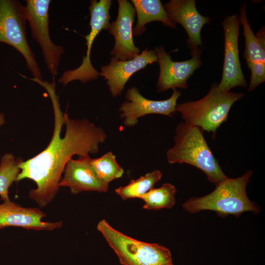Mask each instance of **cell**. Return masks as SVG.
Here are the masks:
<instances>
[{
	"label": "cell",
	"instance_id": "6da1fadb",
	"mask_svg": "<svg viewBox=\"0 0 265 265\" xmlns=\"http://www.w3.org/2000/svg\"><path fill=\"white\" fill-rule=\"evenodd\" d=\"M47 91L52 103L54 130L51 140L40 153L19 164L20 172L16 182L25 179L34 181L36 188L29 192V197L40 207L50 203L57 194L61 175L68 161L74 155L95 154L107 135L101 127L85 118L72 119L60 109L55 83L33 79Z\"/></svg>",
	"mask_w": 265,
	"mask_h": 265
},
{
	"label": "cell",
	"instance_id": "7a4b0ae2",
	"mask_svg": "<svg viewBox=\"0 0 265 265\" xmlns=\"http://www.w3.org/2000/svg\"><path fill=\"white\" fill-rule=\"evenodd\" d=\"M200 128L186 122L176 128L174 145L167 152L169 163H186L203 171L208 180L215 185L228 177L223 173Z\"/></svg>",
	"mask_w": 265,
	"mask_h": 265
},
{
	"label": "cell",
	"instance_id": "3957f363",
	"mask_svg": "<svg viewBox=\"0 0 265 265\" xmlns=\"http://www.w3.org/2000/svg\"><path fill=\"white\" fill-rule=\"evenodd\" d=\"M252 175V171L249 170L236 178L227 177L215 185L212 192L203 197L187 200L183 204V208L191 213L204 210L213 211L222 217L229 215L239 216L245 212L257 214L260 210L248 198L246 191Z\"/></svg>",
	"mask_w": 265,
	"mask_h": 265
},
{
	"label": "cell",
	"instance_id": "277c9868",
	"mask_svg": "<svg viewBox=\"0 0 265 265\" xmlns=\"http://www.w3.org/2000/svg\"><path fill=\"white\" fill-rule=\"evenodd\" d=\"M244 95L242 92H223L217 83H213L203 98L178 104L176 110L181 114L185 122L215 134L227 120L232 105Z\"/></svg>",
	"mask_w": 265,
	"mask_h": 265
},
{
	"label": "cell",
	"instance_id": "5b68a950",
	"mask_svg": "<svg viewBox=\"0 0 265 265\" xmlns=\"http://www.w3.org/2000/svg\"><path fill=\"white\" fill-rule=\"evenodd\" d=\"M97 228L122 265H163L172 262L171 252L167 248L128 237L114 229L105 219L98 223Z\"/></svg>",
	"mask_w": 265,
	"mask_h": 265
},
{
	"label": "cell",
	"instance_id": "8992f818",
	"mask_svg": "<svg viewBox=\"0 0 265 265\" xmlns=\"http://www.w3.org/2000/svg\"><path fill=\"white\" fill-rule=\"evenodd\" d=\"M25 7L17 0H0V42L18 51L33 79L43 80L40 68L28 43Z\"/></svg>",
	"mask_w": 265,
	"mask_h": 265
},
{
	"label": "cell",
	"instance_id": "52a82bcc",
	"mask_svg": "<svg viewBox=\"0 0 265 265\" xmlns=\"http://www.w3.org/2000/svg\"><path fill=\"white\" fill-rule=\"evenodd\" d=\"M24 6L26 18L33 38L39 45L47 68L52 76L58 74L63 46L56 45L51 39L49 33L50 0H26Z\"/></svg>",
	"mask_w": 265,
	"mask_h": 265
},
{
	"label": "cell",
	"instance_id": "ba28073f",
	"mask_svg": "<svg viewBox=\"0 0 265 265\" xmlns=\"http://www.w3.org/2000/svg\"><path fill=\"white\" fill-rule=\"evenodd\" d=\"M111 0H92L89 6L90 15V32L84 37L86 40L87 50L83 56L81 64L76 69L65 71L59 78L58 82L63 86L69 82L79 80L85 83L96 80L99 73L93 66L90 59L92 45L98 34L103 29H108L110 18L109 10Z\"/></svg>",
	"mask_w": 265,
	"mask_h": 265
},
{
	"label": "cell",
	"instance_id": "9c48e42d",
	"mask_svg": "<svg viewBox=\"0 0 265 265\" xmlns=\"http://www.w3.org/2000/svg\"><path fill=\"white\" fill-rule=\"evenodd\" d=\"M158 58L159 74L156 85L157 92L169 89L187 87V81L194 72L202 65V50L199 47L191 49V58L183 61H174L161 45L154 50Z\"/></svg>",
	"mask_w": 265,
	"mask_h": 265
},
{
	"label": "cell",
	"instance_id": "30bf717a",
	"mask_svg": "<svg viewBox=\"0 0 265 265\" xmlns=\"http://www.w3.org/2000/svg\"><path fill=\"white\" fill-rule=\"evenodd\" d=\"M239 24L237 15L226 17L222 24L224 32V59L222 79L218 86L223 92H228L235 87L247 86L238 54Z\"/></svg>",
	"mask_w": 265,
	"mask_h": 265
},
{
	"label": "cell",
	"instance_id": "8fae6325",
	"mask_svg": "<svg viewBox=\"0 0 265 265\" xmlns=\"http://www.w3.org/2000/svg\"><path fill=\"white\" fill-rule=\"evenodd\" d=\"M181 93L173 89L171 96L168 99L156 101L143 96L135 87L129 88L126 93V101L120 107V117L124 118V125L131 127L138 123V119L149 114H159L171 117L176 111L177 101Z\"/></svg>",
	"mask_w": 265,
	"mask_h": 265
},
{
	"label": "cell",
	"instance_id": "7c38bea8",
	"mask_svg": "<svg viewBox=\"0 0 265 265\" xmlns=\"http://www.w3.org/2000/svg\"><path fill=\"white\" fill-rule=\"evenodd\" d=\"M118 12L116 19L110 24L109 33L114 37L115 44L110 54L120 60L133 59L140 54L133 39L132 26L135 11L132 3L118 0Z\"/></svg>",
	"mask_w": 265,
	"mask_h": 265
},
{
	"label": "cell",
	"instance_id": "4fadbf2b",
	"mask_svg": "<svg viewBox=\"0 0 265 265\" xmlns=\"http://www.w3.org/2000/svg\"><path fill=\"white\" fill-rule=\"evenodd\" d=\"M157 61L154 50L148 49L131 60H120L112 56L108 65L102 66L99 75L106 80L112 96L116 97L121 95L126 82L133 74Z\"/></svg>",
	"mask_w": 265,
	"mask_h": 265
},
{
	"label": "cell",
	"instance_id": "5bb4252c",
	"mask_svg": "<svg viewBox=\"0 0 265 265\" xmlns=\"http://www.w3.org/2000/svg\"><path fill=\"white\" fill-rule=\"evenodd\" d=\"M46 214L37 208L24 207L10 199L0 204V229L17 227L37 231H53L61 228L62 221L45 222Z\"/></svg>",
	"mask_w": 265,
	"mask_h": 265
},
{
	"label": "cell",
	"instance_id": "9a60e30c",
	"mask_svg": "<svg viewBox=\"0 0 265 265\" xmlns=\"http://www.w3.org/2000/svg\"><path fill=\"white\" fill-rule=\"evenodd\" d=\"M91 159L89 155L80 156L77 159H71L65 166L59 187H69L73 194L84 191L107 192L109 185L97 176L90 164Z\"/></svg>",
	"mask_w": 265,
	"mask_h": 265
},
{
	"label": "cell",
	"instance_id": "2e32d148",
	"mask_svg": "<svg viewBox=\"0 0 265 265\" xmlns=\"http://www.w3.org/2000/svg\"><path fill=\"white\" fill-rule=\"evenodd\" d=\"M164 8L170 20L181 24L188 35L187 43L192 49L201 46V31L211 19L202 16L197 11L194 0H171Z\"/></svg>",
	"mask_w": 265,
	"mask_h": 265
},
{
	"label": "cell",
	"instance_id": "e0dca14e",
	"mask_svg": "<svg viewBox=\"0 0 265 265\" xmlns=\"http://www.w3.org/2000/svg\"><path fill=\"white\" fill-rule=\"evenodd\" d=\"M136 13L137 20L132 28L133 35L142 34L146 30L145 25L153 21L161 22L165 26L174 28L176 24L168 16L159 0H132Z\"/></svg>",
	"mask_w": 265,
	"mask_h": 265
},
{
	"label": "cell",
	"instance_id": "ac0fdd59",
	"mask_svg": "<svg viewBox=\"0 0 265 265\" xmlns=\"http://www.w3.org/2000/svg\"><path fill=\"white\" fill-rule=\"evenodd\" d=\"M238 18L243 29V34L245 38L243 57L247 67L254 63L265 64V47L259 42L250 26L246 14V3L241 7Z\"/></svg>",
	"mask_w": 265,
	"mask_h": 265
},
{
	"label": "cell",
	"instance_id": "d6986e66",
	"mask_svg": "<svg viewBox=\"0 0 265 265\" xmlns=\"http://www.w3.org/2000/svg\"><path fill=\"white\" fill-rule=\"evenodd\" d=\"M162 176V173L160 170H154L136 180H132L128 185L115 189V191L124 200L131 198H141L153 188Z\"/></svg>",
	"mask_w": 265,
	"mask_h": 265
},
{
	"label": "cell",
	"instance_id": "ffe728a7",
	"mask_svg": "<svg viewBox=\"0 0 265 265\" xmlns=\"http://www.w3.org/2000/svg\"><path fill=\"white\" fill-rule=\"evenodd\" d=\"M176 192L175 187L170 183L153 188L141 197L145 203L143 208L151 210L172 208L175 204Z\"/></svg>",
	"mask_w": 265,
	"mask_h": 265
},
{
	"label": "cell",
	"instance_id": "44dd1931",
	"mask_svg": "<svg viewBox=\"0 0 265 265\" xmlns=\"http://www.w3.org/2000/svg\"><path fill=\"white\" fill-rule=\"evenodd\" d=\"M22 159H15L12 153H7L1 158L0 161V196L3 201L10 199L8 189L20 172L19 163Z\"/></svg>",
	"mask_w": 265,
	"mask_h": 265
},
{
	"label": "cell",
	"instance_id": "7402d4cb",
	"mask_svg": "<svg viewBox=\"0 0 265 265\" xmlns=\"http://www.w3.org/2000/svg\"><path fill=\"white\" fill-rule=\"evenodd\" d=\"M90 164L99 178L109 184L111 181L121 177L124 170L117 163L116 156L108 152L102 157L91 159Z\"/></svg>",
	"mask_w": 265,
	"mask_h": 265
},
{
	"label": "cell",
	"instance_id": "603a6c76",
	"mask_svg": "<svg viewBox=\"0 0 265 265\" xmlns=\"http://www.w3.org/2000/svg\"><path fill=\"white\" fill-rule=\"evenodd\" d=\"M251 71V79L248 92L253 90L265 80V64L254 63L248 66Z\"/></svg>",
	"mask_w": 265,
	"mask_h": 265
},
{
	"label": "cell",
	"instance_id": "cb8c5ba5",
	"mask_svg": "<svg viewBox=\"0 0 265 265\" xmlns=\"http://www.w3.org/2000/svg\"><path fill=\"white\" fill-rule=\"evenodd\" d=\"M6 123L4 113L0 112V128Z\"/></svg>",
	"mask_w": 265,
	"mask_h": 265
},
{
	"label": "cell",
	"instance_id": "d4e9b609",
	"mask_svg": "<svg viewBox=\"0 0 265 265\" xmlns=\"http://www.w3.org/2000/svg\"><path fill=\"white\" fill-rule=\"evenodd\" d=\"M163 265H174L173 264V263L171 262V263H167Z\"/></svg>",
	"mask_w": 265,
	"mask_h": 265
}]
</instances>
